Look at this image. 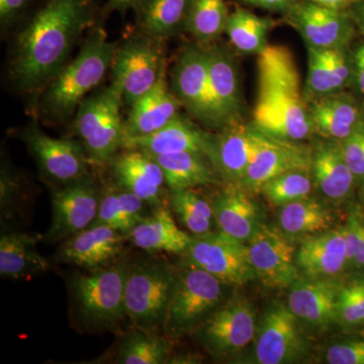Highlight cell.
Returning <instances> with one entry per match:
<instances>
[{
    "label": "cell",
    "instance_id": "cell-38",
    "mask_svg": "<svg viewBox=\"0 0 364 364\" xmlns=\"http://www.w3.org/2000/svg\"><path fill=\"white\" fill-rule=\"evenodd\" d=\"M272 23L243 9L230 14L226 31L231 44L244 54L259 55L267 47V33Z\"/></svg>",
    "mask_w": 364,
    "mask_h": 364
},
{
    "label": "cell",
    "instance_id": "cell-41",
    "mask_svg": "<svg viewBox=\"0 0 364 364\" xmlns=\"http://www.w3.org/2000/svg\"><path fill=\"white\" fill-rule=\"evenodd\" d=\"M308 47V77H306V90L304 91L306 100L326 97L340 90L334 76H333L323 49Z\"/></svg>",
    "mask_w": 364,
    "mask_h": 364
},
{
    "label": "cell",
    "instance_id": "cell-12",
    "mask_svg": "<svg viewBox=\"0 0 364 364\" xmlns=\"http://www.w3.org/2000/svg\"><path fill=\"white\" fill-rule=\"evenodd\" d=\"M102 186L90 176L65 186L52 188V220L43 240L61 243L95 222L100 208Z\"/></svg>",
    "mask_w": 364,
    "mask_h": 364
},
{
    "label": "cell",
    "instance_id": "cell-23",
    "mask_svg": "<svg viewBox=\"0 0 364 364\" xmlns=\"http://www.w3.org/2000/svg\"><path fill=\"white\" fill-rule=\"evenodd\" d=\"M124 238L132 245L149 254L170 253L183 255L193 235L177 225L168 205L152 208Z\"/></svg>",
    "mask_w": 364,
    "mask_h": 364
},
{
    "label": "cell",
    "instance_id": "cell-32",
    "mask_svg": "<svg viewBox=\"0 0 364 364\" xmlns=\"http://www.w3.org/2000/svg\"><path fill=\"white\" fill-rule=\"evenodd\" d=\"M148 208H152L111 179L102 186L97 215L91 225H105L126 235L150 212Z\"/></svg>",
    "mask_w": 364,
    "mask_h": 364
},
{
    "label": "cell",
    "instance_id": "cell-13",
    "mask_svg": "<svg viewBox=\"0 0 364 364\" xmlns=\"http://www.w3.org/2000/svg\"><path fill=\"white\" fill-rule=\"evenodd\" d=\"M170 90L191 116L210 128L222 129L210 90L207 49L193 46L181 52Z\"/></svg>",
    "mask_w": 364,
    "mask_h": 364
},
{
    "label": "cell",
    "instance_id": "cell-11",
    "mask_svg": "<svg viewBox=\"0 0 364 364\" xmlns=\"http://www.w3.org/2000/svg\"><path fill=\"white\" fill-rule=\"evenodd\" d=\"M20 138L35 158L41 174L52 188L90 176L91 163L78 140L53 138L36 124L21 130Z\"/></svg>",
    "mask_w": 364,
    "mask_h": 364
},
{
    "label": "cell",
    "instance_id": "cell-26",
    "mask_svg": "<svg viewBox=\"0 0 364 364\" xmlns=\"http://www.w3.org/2000/svg\"><path fill=\"white\" fill-rule=\"evenodd\" d=\"M210 90L222 129L239 122L242 97L238 69L231 53L222 46L207 49Z\"/></svg>",
    "mask_w": 364,
    "mask_h": 364
},
{
    "label": "cell",
    "instance_id": "cell-25",
    "mask_svg": "<svg viewBox=\"0 0 364 364\" xmlns=\"http://www.w3.org/2000/svg\"><path fill=\"white\" fill-rule=\"evenodd\" d=\"M248 191L228 183L210 198L218 231L247 243L262 226L257 205Z\"/></svg>",
    "mask_w": 364,
    "mask_h": 364
},
{
    "label": "cell",
    "instance_id": "cell-3",
    "mask_svg": "<svg viewBox=\"0 0 364 364\" xmlns=\"http://www.w3.org/2000/svg\"><path fill=\"white\" fill-rule=\"evenodd\" d=\"M128 256L114 264L85 272H74L67 279L69 317L79 332H123L128 320L124 309V282Z\"/></svg>",
    "mask_w": 364,
    "mask_h": 364
},
{
    "label": "cell",
    "instance_id": "cell-35",
    "mask_svg": "<svg viewBox=\"0 0 364 364\" xmlns=\"http://www.w3.org/2000/svg\"><path fill=\"white\" fill-rule=\"evenodd\" d=\"M173 342L164 334L131 328L119 339L114 363L167 364Z\"/></svg>",
    "mask_w": 364,
    "mask_h": 364
},
{
    "label": "cell",
    "instance_id": "cell-18",
    "mask_svg": "<svg viewBox=\"0 0 364 364\" xmlns=\"http://www.w3.org/2000/svg\"><path fill=\"white\" fill-rule=\"evenodd\" d=\"M112 181L151 208L167 205L168 188L161 167L142 151L123 149L107 163Z\"/></svg>",
    "mask_w": 364,
    "mask_h": 364
},
{
    "label": "cell",
    "instance_id": "cell-50",
    "mask_svg": "<svg viewBox=\"0 0 364 364\" xmlns=\"http://www.w3.org/2000/svg\"><path fill=\"white\" fill-rule=\"evenodd\" d=\"M139 0H107L104 7V13L109 14L117 11V13L124 14L129 9H135Z\"/></svg>",
    "mask_w": 364,
    "mask_h": 364
},
{
    "label": "cell",
    "instance_id": "cell-48",
    "mask_svg": "<svg viewBox=\"0 0 364 364\" xmlns=\"http://www.w3.org/2000/svg\"><path fill=\"white\" fill-rule=\"evenodd\" d=\"M250 6L261 7L272 11L286 14L296 4V0H241Z\"/></svg>",
    "mask_w": 364,
    "mask_h": 364
},
{
    "label": "cell",
    "instance_id": "cell-14",
    "mask_svg": "<svg viewBox=\"0 0 364 364\" xmlns=\"http://www.w3.org/2000/svg\"><path fill=\"white\" fill-rule=\"evenodd\" d=\"M255 279L270 289H289L301 277L296 245L280 230L262 225L247 242Z\"/></svg>",
    "mask_w": 364,
    "mask_h": 364
},
{
    "label": "cell",
    "instance_id": "cell-40",
    "mask_svg": "<svg viewBox=\"0 0 364 364\" xmlns=\"http://www.w3.org/2000/svg\"><path fill=\"white\" fill-rule=\"evenodd\" d=\"M311 174L308 169L286 172L263 184L260 191L268 202L282 207L310 196L314 186Z\"/></svg>",
    "mask_w": 364,
    "mask_h": 364
},
{
    "label": "cell",
    "instance_id": "cell-2",
    "mask_svg": "<svg viewBox=\"0 0 364 364\" xmlns=\"http://www.w3.org/2000/svg\"><path fill=\"white\" fill-rule=\"evenodd\" d=\"M257 69L253 126L289 142L309 138L315 131L291 52L284 46H267L258 55Z\"/></svg>",
    "mask_w": 364,
    "mask_h": 364
},
{
    "label": "cell",
    "instance_id": "cell-29",
    "mask_svg": "<svg viewBox=\"0 0 364 364\" xmlns=\"http://www.w3.org/2000/svg\"><path fill=\"white\" fill-rule=\"evenodd\" d=\"M41 235L16 230H2L0 237V275L2 279H21L49 272L53 261L37 250Z\"/></svg>",
    "mask_w": 364,
    "mask_h": 364
},
{
    "label": "cell",
    "instance_id": "cell-5",
    "mask_svg": "<svg viewBox=\"0 0 364 364\" xmlns=\"http://www.w3.org/2000/svg\"><path fill=\"white\" fill-rule=\"evenodd\" d=\"M176 265L152 254L129 261L124 282V309L133 327L164 334Z\"/></svg>",
    "mask_w": 364,
    "mask_h": 364
},
{
    "label": "cell",
    "instance_id": "cell-17",
    "mask_svg": "<svg viewBox=\"0 0 364 364\" xmlns=\"http://www.w3.org/2000/svg\"><path fill=\"white\" fill-rule=\"evenodd\" d=\"M284 14L310 47L344 49L353 35L350 18L343 11L304 0L296 2Z\"/></svg>",
    "mask_w": 364,
    "mask_h": 364
},
{
    "label": "cell",
    "instance_id": "cell-27",
    "mask_svg": "<svg viewBox=\"0 0 364 364\" xmlns=\"http://www.w3.org/2000/svg\"><path fill=\"white\" fill-rule=\"evenodd\" d=\"M181 107L167 83L166 73L163 74L157 85L132 105L128 119L124 121L126 138L159 131L178 116Z\"/></svg>",
    "mask_w": 364,
    "mask_h": 364
},
{
    "label": "cell",
    "instance_id": "cell-30",
    "mask_svg": "<svg viewBox=\"0 0 364 364\" xmlns=\"http://www.w3.org/2000/svg\"><path fill=\"white\" fill-rule=\"evenodd\" d=\"M314 131L326 139L342 141L363 121V107L350 95L335 92L308 105Z\"/></svg>",
    "mask_w": 364,
    "mask_h": 364
},
{
    "label": "cell",
    "instance_id": "cell-1",
    "mask_svg": "<svg viewBox=\"0 0 364 364\" xmlns=\"http://www.w3.org/2000/svg\"><path fill=\"white\" fill-rule=\"evenodd\" d=\"M97 9L95 0H45L14 46L11 74L21 91L39 92L65 67Z\"/></svg>",
    "mask_w": 364,
    "mask_h": 364
},
{
    "label": "cell",
    "instance_id": "cell-39",
    "mask_svg": "<svg viewBox=\"0 0 364 364\" xmlns=\"http://www.w3.org/2000/svg\"><path fill=\"white\" fill-rule=\"evenodd\" d=\"M229 16L225 0H193L186 28L198 42L207 44L226 31Z\"/></svg>",
    "mask_w": 364,
    "mask_h": 364
},
{
    "label": "cell",
    "instance_id": "cell-16",
    "mask_svg": "<svg viewBox=\"0 0 364 364\" xmlns=\"http://www.w3.org/2000/svg\"><path fill=\"white\" fill-rule=\"evenodd\" d=\"M124 235L105 225H91L60 243L53 262L74 265L83 270L109 267L124 255Z\"/></svg>",
    "mask_w": 364,
    "mask_h": 364
},
{
    "label": "cell",
    "instance_id": "cell-24",
    "mask_svg": "<svg viewBox=\"0 0 364 364\" xmlns=\"http://www.w3.org/2000/svg\"><path fill=\"white\" fill-rule=\"evenodd\" d=\"M296 265L303 277L335 279L348 267L344 228L308 237L296 249Z\"/></svg>",
    "mask_w": 364,
    "mask_h": 364
},
{
    "label": "cell",
    "instance_id": "cell-36",
    "mask_svg": "<svg viewBox=\"0 0 364 364\" xmlns=\"http://www.w3.org/2000/svg\"><path fill=\"white\" fill-rule=\"evenodd\" d=\"M167 205L179 225L193 236L218 229L210 200L193 189L168 191Z\"/></svg>",
    "mask_w": 364,
    "mask_h": 364
},
{
    "label": "cell",
    "instance_id": "cell-34",
    "mask_svg": "<svg viewBox=\"0 0 364 364\" xmlns=\"http://www.w3.org/2000/svg\"><path fill=\"white\" fill-rule=\"evenodd\" d=\"M277 221L280 231L289 238H308L332 229L334 219L326 203L308 196L282 205Z\"/></svg>",
    "mask_w": 364,
    "mask_h": 364
},
{
    "label": "cell",
    "instance_id": "cell-10",
    "mask_svg": "<svg viewBox=\"0 0 364 364\" xmlns=\"http://www.w3.org/2000/svg\"><path fill=\"white\" fill-rule=\"evenodd\" d=\"M181 259L205 270L228 286H244L255 279L247 243L221 231L193 236Z\"/></svg>",
    "mask_w": 364,
    "mask_h": 364
},
{
    "label": "cell",
    "instance_id": "cell-53",
    "mask_svg": "<svg viewBox=\"0 0 364 364\" xmlns=\"http://www.w3.org/2000/svg\"><path fill=\"white\" fill-rule=\"evenodd\" d=\"M354 20H355L356 25L360 28L361 32L364 33V1L360 2L356 7Z\"/></svg>",
    "mask_w": 364,
    "mask_h": 364
},
{
    "label": "cell",
    "instance_id": "cell-6",
    "mask_svg": "<svg viewBox=\"0 0 364 364\" xmlns=\"http://www.w3.org/2000/svg\"><path fill=\"white\" fill-rule=\"evenodd\" d=\"M230 287L205 270L179 261L165 323V336L174 341L191 334L230 298Z\"/></svg>",
    "mask_w": 364,
    "mask_h": 364
},
{
    "label": "cell",
    "instance_id": "cell-28",
    "mask_svg": "<svg viewBox=\"0 0 364 364\" xmlns=\"http://www.w3.org/2000/svg\"><path fill=\"white\" fill-rule=\"evenodd\" d=\"M314 186L328 200L339 202L350 195L356 177L345 160L338 140L327 139L311 153Z\"/></svg>",
    "mask_w": 364,
    "mask_h": 364
},
{
    "label": "cell",
    "instance_id": "cell-42",
    "mask_svg": "<svg viewBox=\"0 0 364 364\" xmlns=\"http://www.w3.org/2000/svg\"><path fill=\"white\" fill-rule=\"evenodd\" d=\"M346 326L364 324V279L342 284L337 304L336 322Z\"/></svg>",
    "mask_w": 364,
    "mask_h": 364
},
{
    "label": "cell",
    "instance_id": "cell-33",
    "mask_svg": "<svg viewBox=\"0 0 364 364\" xmlns=\"http://www.w3.org/2000/svg\"><path fill=\"white\" fill-rule=\"evenodd\" d=\"M193 0H139L134 11L140 32L165 39L186 28Z\"/></svg>",
    "mask_w": 364,
    "mask_h": 364
},
{
    "label": "cell",
    "instance_id": "cell-8",
    "mask_svg": "<svg viewBox=\"0 0 364 364\" xmlns=\"http://www.w3.org/2000/svg\"><path fill=\"white\" fill-rule=\"evenodd\" d=\"M191 334L213 358H233L255 338V311L247 299L230 296Z\"/></svg>",
    "mask_w": 364,
    "mask_h": 364
},
{
    "label": "cell",
    "instance_id": "cell-54",
    "mask_svg": "<svg viewBox=\"0 0 364 364\" xmlns=\"http://www.w3.org/2000/svg\"><path fill=\"white\" fill-rule=\"evenodd\" d=\"M351 267H364V233L363 242H361L360 248H359L358 255H356L355 259H354L353 263H352Z\"/></svg>",
    "mask_w": 364,
    "mask_h": 364
},
{
    "label": "cell",
    "instance_id": "cell-19",
    "mask_svg": "<svg viewBox=\"0 0 364 364\" xmlns=\"http://www.w3.org/2000/svg\"><path fill=\"white\" fill-rule=\"evenodd\" d=\"M299 169L311 170V153L296 142L261 132L259 146L239 186L248 191H260L270 179Z\"/></svg>",
    "mask_w": 364,
    "mask_h": 364
},
{
    "label": "cell",
    "instance_id": "cell-47",
    "mask_svg": "<svg viewBox=\"0 0 364 364\" xmlns=\"http://www.w3.org/2000/svg\"><path fill=\"white\" fill-rule=\"evenodd\" d=\"M326 61L340 90L349 82L352 76L351 65L343 49H323Z\"/></svg>",
    "mask_w": 364,
    "mask_h": 364
},
{
    "label": "cell",
    "instance_id": "cell-21",
    "mask_svg": "<svg viewBox=\"0 0 364 364\" xmlns=\"http://www.w3.org/2000/svg\"><path fill=\"white\" fill-rule=\"evenodd\" d=\"M261 131L239 122L228 124L214 135L210 158L224 181L239 184L259 146Z\"/></svg>",
    "mask_w": 364,
    "mask_h": 364
},
{
    "label": "cell",
    "instance_id": "cell-55",
    "mask_svg": "<svg viewBox=\"0 0 364 364\" xmlns=\"http://www.w3.org/2000/svg\"><path fill=\"white\" fill-rule=\"evenodd\" d=\"M364 186V183H363ZM363 200H364V188H363Z\"/></svg>",
    "mask_w": 364,
    "mask_h": 364
},
{
    "label": "cell",
    "instance_id": "cell-37",
    "mask_svg": "<svg viewBox=\"0 0 364 364\" xmlns=\"http://www.w3.org/2000/svg\"><path fill=\"white\" fill-rule=\"evenodd\" d=\"M32 202V191L25 176L6 163H2L0 171V217L4 226L2 230H14V224L26 219Z\"/></svg>",
    "mask_w": 364,
    "mask_h": 364
},
{
    "label": "cell",
    "instance_id": "cell-52",
    "mask_svg": "<svg viewBox=\"0 0 364 364\" xmlns=\"http://www.w3.org/2000/svg\"><path fill=\"white\" fill-rule=\"evenodd\" d=\"M200 359L202 358L200 356L193 355V354L173 353L172 351L167 364L198 363H200Z\"/></svg>",
    "mask_w": 364,
    "mask_h": 364
},
{
    "label": "cell",
    "instance_id": "cell-4",
    "mask_svg": "<svg viewBox=\"0 0 364 364\" xmlns=\"http://www.w3.org/2000/svg\"><path fill=\"white\" fill-rule=\"evenodd\" d=\"M119 42H112L104 28H92L77 56L48 83L40 98V111L49 121H66L77 111L88 93L105 78L114 63Z\"/></svg>",
    "mask_w": 364,
    "mask_h": 364
},
{
    "label": "cell",
    "instance_id": "cell-7",
    "mask_svg": "<svg viewBox=\"0 0 364 364\" xmlns=\"http://www.w3.org/2000/svg\"><path fill=\"white\" fill-rule=\"evenodd\" d=\"M121 88L114 82L90 95L79 105L73 122L74 134L95 166H105L123 150L126 134L121 109Z\"/></svg>",
    "mask_w": 364,
    "mask_h": 364
},
{
    "label": "cell",
    "instance_id": "cell-9",
    "mask_svg": "<svg viewBox=\"0 0 364 364\" xmlns=\"http://www.w3.org/2000/svg\"><path fill=\"white\" fill-rule=\"evenodd\" d=\"M161 42L142 33L119 44L112 66V82L121 88L124 105L131 107L166 73Z\"/></svg>",
    "mask_w": 364,
    "mask_h": 364
},
{
    "label": "cell",
    "instance_id": "cell-22",
    "mask_svg": "<svg viewBox=\"0 0 364 364\" xmlns=\"http://www.w3.org/2000/svg\"><path fill=\"white\" fill-rule=\"evenodd\" d=\"M214 135L202 130L181 114L159 131L150 135L124 139L123 149L142 151L146 154L163 155L170 153H203L210 157Z\"/></svg>",
    "mask_w": 364,
    "mask_h": 364
},
{
    "label": "cell",
    "instance_id": "cell-44",
    "mask_svg": "<svg viewBox=\"0 0 364 364\" xmlns=\"http://www.w3.org/2000/svg\"><path fill=\"white\" fill-rule=\"evenodd\" d=\"M330 364H364V340H349L330 346L325 354Z\"/></svg>",
    "mask_w": 364,
    "mask_h": 364
},
{
    "label": "cell",
    "instance_id": "cell-51",
    "mask_svg": "<svg viewBox=\"0 0 364 364\" xmlns=\"http://www.w3.org/2000/svg\"><path fill=\"white\" fill-rule=\"evenodd\" d=\"M306 1L314 2V4L330 7V9H338V11H344L346 7L350 6L356 0H306Z\"/></svg>",
    "mask_w": 364,
    "mask_h": 364
},
{
    "label": "cell",
    "instance_id": "cell-31",
    "mask_svg": "<svg viewBox=\"0 0 364 364\" xmlns=\"http://www.w3.org/2000/svg\"><path fill=\"white\" fill-rule=\"evenodd\" d=\"M149 156L161 167L169 191L193 189L224 181L210 158L203 153L178 152Z\"/></svg>",
    "mask_w": 364,
    "mask_h": 364
},
{
    "label": "cell",
    "instance_id": "cell-15",
    "mask_svg": "<svg viewBox=\"0 0 364 364\" xmlns=\"http://www.w3.org/2000/svg\"><path fill=\"white\" fill-rule=\"evenodd\" d=\"M254 340V363H296L306 350L301 323L289 306L279 303L268 309Z\"/></svg>",
    "mask_w": 364,
    "mask_h": 364
},
{
    "label": "cell",
    "instance_id": "cell-49",
    "mask_svg": "<svg viewBox=\"0 0 364 364\" xmlns=\"http://www.w3.org/2000/svg\"><path fill=\"white\" fill-rule=\"evenodd\" d=\"M354 68H355L356 83L359 91L364 95V43L358 46L353 56Z\"/></svg>",
    "mask_w": 364,
    "mask_h": 364
},
{
    "label": "cell",
    "instance_id": "cell-46",
    "mask_svg": "<svg viewBox=\"0 0 364 364\" xmlns=\"http://www.w3.org/2000/svg\"><path fill=\"white\" fill-rule=\"evenodd\" d=\"M344 228L345 243H346L348 267L358 255L364 233V215L358 210H352Z\"/></svg>",
    "mask_w": 364,
    "mask_h": 364
},
{
    "label": "cell",
    "instance_id": "cell-20",
    "mask_svg": "<svg viewBox=\"0 0 364 364\" xmlns=\"http://www.w3.org/2000/svg\"><path fill=\"white\" fill-rule=\"evenodd\" d=\"M341 286L335 279H311L301 275L289 287L287 306L301 325L325 329L336 322Z\"/></svg>",
    "mask_w": 364,
    "mask_h": 364
},
{
    "label": "cell",
    "instance_id": "cell-43",
    "mask_svg": "<svg viewBox=\"0 0 364 364\" xmlns=\"http://www.w3.org/2000/svg\"><path fill=\"white\" fill-rule=\"evenodd\" d=\"M345 160L356 179L364 183V119L350 135L340 141Z\"/></svg>",
    "mask_w": 364,
    "mask_h": 364
},
{
    "label": "cell",
    "instance_id": "cell-45",
    "mask_svg": "<svg viewBox=\"0 0 364 364\" xmlns=\"http://www.w3.org/2000/svg\"><path fill=\"white\" fill-rule=\"evenodd\" d=\"M37 0H0V26L4 31L31 18Z\"/></svg>",
    "mask_w": 364,
    "mask_h": 364
}]
</instances>
